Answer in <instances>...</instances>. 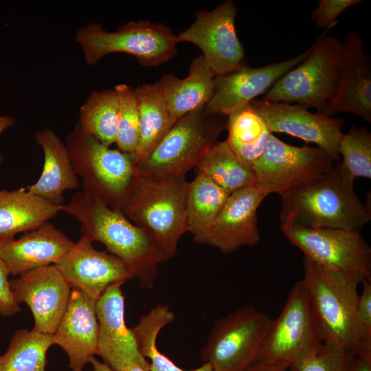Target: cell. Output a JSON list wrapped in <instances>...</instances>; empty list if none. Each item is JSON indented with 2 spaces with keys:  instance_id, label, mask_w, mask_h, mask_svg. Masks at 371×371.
<instances>
[{
  "instance_id": "cell-1",
  "label": "cell",
  "mask_w": 371,
  "mask_h": 371,
  "mask_svg": "<svg viewBox=\"0 0 371 371\" xmlns=\"http://www.w3.org/2000/svg\"><path fill=\"white\" fill-rule=\"evenodd\" d=\"M60 211L80 223L82 235L102 243L108 252L120 258L141 287H153L158 265L164 261L150 237L122 212L85 190L74 194Z\"/></svg>"
},
{
  "instance_id": "cell-2",
  "label": "cell",
  "mask_w": 371,
  "mask_h": 371,
  "mask_svg": "<svg viewBox=\"0 0 371 371\" xmlns=\"http://www.w3.org/2000/svg\"><path fill=\"white\" fill-rule=\"evenodd\" d=\"M354 181L336 162L319 179L281 196L280 225L360 232L371 221V207L355 192Z\"/></svg>"
},
{
  "instance_id": "cell-3",
  "label": "cell",
  "mask_w": 371,
  "mask_h": 371,
  "mask_svg": "<svg viewBox=\"0 0 371 371\" xmlns=\"http://www.w3.org/2000/svg\"><path fill=\"white\" fill-rule=\"evenodd\" d=\"M304 281L323 343L343 348L353 355L363 350L358 328L357 276L323 267L304 257Z\"/></svg>"
},
{
  "instance_id": "cell-4",
  "label": "cell",
  "mask_w": 371,
  "mask_h": 371,
  "mask_svg": "<svg viewBox=\"0 0 371 371\" xmlns=\"http://www.w3.org/2000/svg\"><path fill=\"white\" fill-rule=\"evenodd\" d=\"M186 175L141 177L122 213L153 240L164 262L177 252L188 232Z\"/></svg>"
},
{
  "instance_id": "cell-5",
  "label": "cell",
  "mask_w": 371,
  "mask_h": 371,
  "mask_svg": "<svg viewBox=\"0 0 371 371\" xmlns=\"http://www.w3.org/2000/svg\"><path fill=\"white\" fill-rule=\"evenodd\" d=\"M66 146L83 190L122 212L141 177L133 154L102 144L78 123L67 136Z\"/></svg>"
},
{
  "instance_id": "cell-6",
  "label": "cell",
  "mask_w": 371,
  "mask_h": 371,
  "mask_svg": "<svg viewBox=\"0 0 371 371\" xmlns=\"http://www.w3.org/2000/svg\"><path fill=\"white\" fill-rule=\"evenodd\" d=\"M327 28L309 47L307 56L283 75L261 100L301 104L321 112L335 94L339 77L344 43L326 35Z\"/></svg>"
},
{
  "instance_id": "cell-7",
  "label": "cell",
  "mask_w": 371,
  "mask_h": 371,
  "mask_svg": "<svg viewBox=\"0 0 371 371\" xmlns=\"http://www.w3.org/2000/svg\"><path fill=\"white\" fill-rule=\"evenodd\" d=\"M175 36L162 23L129 21L114 32L98 23L78 29L75 41L81 47L87 64L95 65L106 55L124 53L133 56L144 67H157L177 53Z\"/></svg>"
},
{
  "instance_id": "cell-8",
  "label": "cell",
  "mask_w": 371,
  "mask_h": 371,
  "mask_svg": "<svg viewBox=\"0 0 371 371\" xmlns=\"http://www.w3.org/2000/svg\"><path fill=\"white\" fill-rule=\"evenodd\" d=\"M226 128V116L207 114L204 107L188 113L137 164L140 176L186 175L197 166Z\"/></svg>"
},
{
  "instance_id": "cell-9",
  "label": "cell",
  "mask_w": 371,
  "mask_h": 371,
  "mask_svg": "<svg viewBox=\"0 0 371 371\" xmlns=\"http://www.w3.org/2000/svg\"><path fill=\"white\" fill-rule=\"evenodd\" d=\"M273 319L252 306H243L217 319L201 350L214 371H246L261 350Z\"/></svg>"
},
{
  "instance_id": "cell-10",
  "label": "cell",
  "mask_w": 371,
  "mask_h": 371,
  "mask_svg": "<svg viewBox=\"0 0 371 371\" xmlns=\"http://www.w3.org/2000/svg\"><path fill=\"white\" fill-rule=\"evenodd\" d=\"M322 344L308 293L301 280L290 291L279 316L273 319L254 363L289 368Z\"/></svg>"
},
{
  "instance_id": "cell-11",
  "label": "cell",
  "mask_w": 371,
  "mask_h": 371,
  "mask_svg": "<svg viewBox=\"0 0 371 371\" xmlns=\"http://www.w3.org/2000/svg\"><path fill=\"white\" fill-rule=\"evenodd\" d=\"M334 162L319 147L293 146L271 133L251 168L256 184L268 194L276 193L281 196L319 179L331 170Z\"/></svg>"
},
{
  "instance_id": "cell-12",
  "label": "cell",
  "mask_w": 371,
  "mask_h": 371,
  "mask_svg": "<svg viewBox=\"0 0 371 371\" xmlns=\"http://www.w3.org/2000/svg\"><path fill=\"white\" fill-rule=\"evenodd\" d=\"M304 257L326 269L371 281V248L359 231L280 225Z\"/></svg>"
},
{
  "instance_id": "cell-13",
  "label": "cell",
  "mask_w": 371,
  "mask_h": 371,
  "mask_svg": "<svg viewBox=\"0 0 371 371\" xmlns=\"http://www.w3.org/2000/svg\"><path fill=\"white\" fill-rule=\"evenodd\" d=\"M237 12L232 0H225L212 10H199L190 27L175 36L177 44L187 42L196 45L216 76L247 66L245 49L236 33Z\"/></svg>"
},
{
  "instance_id": "cell-14",
  "label": "cell",
  "mask_w": 371,
  "mask_h": 371,
  "mask_svg": "<svg viewBox=\"0 0 371 371\" xmlns=\"http://www.w3.org/2000/svg\"><path fill=\"white\" fill-rule=\"evenodd\" d=\"M266 122L271 133H284L306 143H314L337 162L339 146L344 135V120L322 112L312 113L306 107L286 102H271L261 99L251 102Z\"/></svg>"
},
{
  "instance_id": "cell-15",
  "label": "cell",
  "mask_w": 371,
  "mask_h": 371,
  "mask_svg": "<svg viewBox=\"0 0 371 371\" xmlns=\"http://www.w3.org/2000/svg\"><path fill=\"white\" fill-rule=\"evenodd\" d=\"M15 301L26 304L34 317L33 329L53 335L67 308L71 287L55 265L27 271L10 280Z\"/></svg>"
},
{
  "instance_id": "cell-16",
  "label": "cell",
  "mask_w": 371,
  "mask_h": 371,
  "mask_svg": "<svg viewBox=\"0 0 371 371\" xmlns=\"http://www.w3.org/2000/svg\"><path fill=\"white\" fill-rule=\"evenodd\" d=\"M54 265L71 288L82 291L95 301L109 286L124 284L134 278L120 258L107 251L96 249L82 234Z\"/></svg>"
},
{
  "instance_id": "cell-17",
  "label": "cell",
  "mask_w": 371,
  "mask_h": 371,
  "mask_svg": "<svg viewBox=\"0 0 371 371\" xmlns=\"http://www.w3.org/2000/svg\"><path fill=\"white\" fill-rule=\"evenodd\" d=\"M343 43L337 87L321 112L330 117L348 113L371 123L370 58L355 30L348 32Z\"/></svg>"
},
{
  "instance_id": "cell-18",
  "label": "cell",
  "mask_w": 371,
  "mask_h": 371,
  "mask_svg": "<svg viewBox=\"0 0 371 371\" xmlns=\"http://www.w3.org/2000/svg\"><path fill=\"white\" fill-rule=\"evenodd\" d=\"M121 284L109 286L95 303L98 322L97 355L115 371L136 363L150 371L149 362L140 354L131 328L124 318V296Z\"/></svg>"
},
{
  "instance_id": "cell-19",
  "label": "cell",
  "mask_w": 371,
  "mask_h": 371,
  "mask_svg": "<svg viewBox=\"0 0 371 371\" xmlns=\"http://www.w3.org/2000/svg\"><path fill=\"white\" fill-rule=\"evenodd\" d=\"M268 193L254 184L229 194L205 240V245L229 254L260 240L257 210Z\"/></svg>"
},
{
  "instance_id": "cell-20",
  "label": "cell",
  "mask_w": 371,
  "mask_h": 371,
  "mask_svg": "<svg viewBox=\"0 0 371 371\" xmlns=\"http://www.w3.org/2000/svg\"><path fill=\"white\" fill-rule=\"evenodd\" d=\"M309 47L293 58L259 67L248 66L224 76H216L212 96L204 106L210 115L227 116L238 106L265 95L286 72L308 55Z\"/></svg>"
},
{
  "instance_id": "cell-21",
  "label": "cell",
  "mask_w": 371,
  "mask_h": 371,
  "mask_svg": "<svg viewBox=\"0 0 371 371\" xmlns=\"http://www.w3.org/2000/svg\"><path fill=\"white\" fill-rule=\"evenodd\" d=\"M96 301L72 288L65 312L53 334L55 344L67 354L71 371H83L97 355L98 322Z\"/></svg>"
},
{
  "instance_id": "cell-22",
  "label": "cell",
  "mask_w": 371,
  "mask_h": 371,
  "mask_svg": "<svg viewBox=\"0 0 371 371\" xmlns=\"http://www.w3.org/2000/svg\"><path fill=\"white\" fill-rule=\"evenodd\" d=\"M74 242L49 221L0 247V258L10 275L18 276L40 267L54 265Z\"/></svg>"
},
{
  "instance_id": "cell-23",
  "label": "cell",
  "mask_w": 371,
  "mask_h": 371,
  "mask_svg": "<svg viewBox=\"0 0 371 371\" xmlns=\"http://www.w3.org/2000/svg\"><path fill=\"white\" fill-rule=\"evenodd\" d=\"M34 138L43 150L44 164L37 181L26 188L52 203L62 205L64 192L80 186L66 144L49 128L36 132Z\"/></svg>"
},
{
  "instance_id": "cell-24",
  "label": "cell",
  "mask_w": 371,
  "mask_h": 371,
  "mask_svg": "<svg viewBox=\"0 0 371 371\" xmlns=\"http://www.w3.org/2000/svg\"><path fill=\"white\" fill-rule=\"evenodd\" d=\"M60 206L27 188L0 190V247L21 232L34 230L60 212Z\"/></svg>"
},
{
  "instance_id": "cell-25",
  "label": "cell",
  "mask_w": 371,
  "mask_h": 371,
  "mask_svg": "<svg viewBox=\"0 0 371 371\" xmlns=\"http://www.w3.org/2000/svg\"><path fill=\"white\" fill-rule=\"evenodd\" d=\"M215 77L199 55L192 59L185 78L166 74L159 80L168 109L175 121L206 105L213 94Z\"/></svg>"
},
{
  "instance_id": "cell-26",
  "label": "cell",
  "mask_w": 371,
  "mask_h": 371,
  "mask_svg": "<svg viewBox=\"0 0 371 371\" xmlns=\"http://www.w3.org/2000/svg\"><path fill=\"white\" fill-rule=\"evenodd\" d=\"M133 92L139 116V141L133 154L138 164L150 154L177 121L168 109L159 80L139 85Z\"/></svg>"
},
{
  "instance_id": "cell-27",
  "label": "cell",
  "mask_w": 371,
  "mask_h": 371,
  "mask_svg": "<svg viewBox=\"0 0 371 371\" xmlns=\"http://www.w3.org/2000/svg\"><path fill=\"white\" fill-rule=\"evenodd\" d=\"M230 148L245 164L252 167L262 154L271 133L251 102L240 104L227 116Z\"/></svg>"
},
{
  "instance_id": "cell-28",
  "label": "cell",
  "mask_w": 371,
  "mask_h": 371,
  "mask_svg": "<svg viewBox=\"0 0 371 371\" xmlns=\"http://www.w3.org/2000/svg\"><path fill=\"white\" fill-rule=\"evenodd\" d=\"M229 194L201 174L189 182L186 200L188 232L196 243L205 244L212 224Z\"/></svg>"
},
{
  "instance_id": "cell-29",
  "label": "cell",
  "mask_w": 371,
  "mask_h": 371,
  "mask_svg": "<svg viewBox=\"0 0 371 371\" xmlns=\"http://www.w3.org/2000/svg\"><path fill=\"white\" fill-rule=\"evenodd\" d=\"M195 168L197 174L229 194L256 184L252 168L238 158L225 140L216 142Z\"/></svg>"
},
{
  "instance_id": "cell-30",
  "label": "cell",
  "mask_w": 371,
  "mask_h": 371,
  "mask_svg": "<svg viewBox=\"0 0 371 371\" xmlns=\"http://www.w3.org/2000/svg\"><path fill=\"white\" fill-rule=\"evenodd\" d=\"M174 320L175 314L168 306L160 304L142 315L138 324L131 328L140 354L150 359V371H214L208 363L194 370H183L160 352L156 345L158 334Z\"/></svg>"
},
{
  "instance_id": "cell-31",
  "label": "cell",
  "mask_w": 371,
  "mask_h": 371,
  "mask_svg": "<svg viewBox=\"0 0 371 371\" xmlns=\"http://www.w3.org/2000/svg\"><path fill=\"white\" fill-rule=\"evenodd\" d=\"M119 106L115 89L93 91L80 108L77 123L86 133L109 147L116 140Z\"/></svg>"
},
{
  "instance_id": "cell-32",
  "label": "cell",
  "mask_w": 371,
  "mask_h": 371,
  "mask_svg": "<svg viewBox=\"0 0 371 371\" xmlns=\"http://www.w3.org/2000/svg\"><path fill=\"white\" fill-rule=\"evenodd\" d=\"M53 345V335L33 328L19 329L0 355V371H46L47 352Z\"/></svg>"
},
{
  "instance_id": "cell-33",
  "label": "cell",
  "mask_w": 371,
  "mask_h": 371,
  "mask_svg": "<svg viewBox=\"0 0 371 371\" xmlns=\"http://www.w3.org/2000/svg\"><path fill=\"white\" fill-rule=\"evenodd\" d=\"M342 166L355 179H371V132L366 126L351 125L339 146Z\"/></svg>"
},
{
  "instance_id": "cell-34",
  "label": "cell",
  "mask_w": 371,
  "mask_h": 371,
  "mask_svg": "<svg viewBox=\"0 0 371 371\" xmlns=\"http://www.w3.org/2000/svg\"><path fill=\"white\" fill-rule=\"evenodd\" d=\"M119 98V117L115 144L118 150L134 154L139 141V116L133 89L126 84L115 87Z\"/></svg>"
},
{
  "instance_id": "cell-35",
  "label": "cell",
  "mask_w": 371,
  "mask_h": 371,
  "mask_svg": "<svg viewBox=\"0 0 371 371\" xmlns=\"http://www.w3.org/2000/svg\"><path fill=\"white\" fill-rule=\"evenodd\" d=\"M354 357L343 348L323 343L317 350L290 366L287 371H350Z\"/></svg>"
},
{
  "instance_id": "cell-36",
  "label": "cell",
  "mask_w": 371,
  "mask_h": 371,
  "mask_svg": "<svg viewBox=\"0 0 371 371\" xmlns=\"http://www.w3.org/2000/svg\"><path fill=\"white\" fill-rule=\"evenodd\" d=\"M362 0H319L318 4L311 13V19L321 28L335 27L337 19L346 9L361 3Z\"/></svg>"
},
{
  "instance_id": "cell-37",
  "label": "cell",
  "mask_w": 371,
  "mask_h": 371,
  "mask_svg": "<svg viewBox=\"0 0 371 371\" xmlns=\"http://www.w3.org/2000/svg\"><path fill=\"white\" fill-rule=\"evenodd\" d=\"M359 295L357 317L361 346L363 350L371 351V281L362 282Z\"/></svg>"
},
{
  "instance_id": "cell-38",
  "label": "cell",
  "mask_w": 371,
  "mask_h": 371,
  "mask_svg": "<svg viewBox=\"0 0 371 371\" xmlns=\"http://www.w3.org/2000/svg\"><path fill=\"white\" fill-rule=\"evenodd\" d=\"M10 275L8 267L0 258V315L5 317L13 316L21 311L10 289Z\"/></svg>"
},
{
  "instance_id": "cell-39",
  "label": "cell",
  "mask_w": 371,
  "mask_h": 371,
  "mask_svg": "<svg viewBox=\"0 0 371 371\" xmlns=\"http://www.w3.org/2000/svg\"><path fill=\"white\" fill-rule=\"evenodd\" d=\"M350 371H371V351H362L355 355Z\"/></svg>"
},
{
  "instance_id": "cell-40",
  "label": "cell",
  "mask_w": 371,
  "mask_h": 371,
  "mask_svg": "<svg viewBox=\"0 0 371 371\" xmlns=\"http://www.w3.org/2000/svg\"><path fill=\"white\" fill-rule=\"evenodd\" d=\"M287 370H288V368H284V367L265 365V364H261V363H253L246 370V371H287Z\"/></svg>"
},
{
  "instance_id": "cell-41",
  "label": "cell",
  "mask_w": 371,
  "mask_h": 371,
  "mask_svg": "<svg viewBox=\"0 0 371 371\" xmlns=\"http://www.w3.org/2000/svg\"><path fill=\"white\" fill-rule=\"evenodd\" d=\"M15 124L14 117L10 115H0V135L7 128L12 126ZM3 161V157L0 153V164Z\"/></svg>"
},
{
  "instance_id": "cell-42",
  "label": "cell",
  "mask_w": 371,
  "mask_h": 371,
  "mask_svg": "<svg viewBox=\"0 0 371 371\" xmlns=\"http://www.w3.org/2000/svg\"><path fill=\"white\" fill-rule=\"evenodd\" d=\"M89 363L92 365V369L88 371H115L103 361H99L95 357H93L90 359Z\"/></svg>"
},
{
  "instance_id": "cell-43",
  "label": "cell",
  "mask_w": 371,
  "mask_h": 371,
  "mask_svg": "<svg viewBox=\"0 0 371 371\" xmlns=\"http://www.w3.org/2000/svg\"><path fill=\"white\" fill-rule=\"evenodd\" d=\"M122 371H146L139 364L136 363H131L125 366Z\"/></svg>"
}]
</instances>
